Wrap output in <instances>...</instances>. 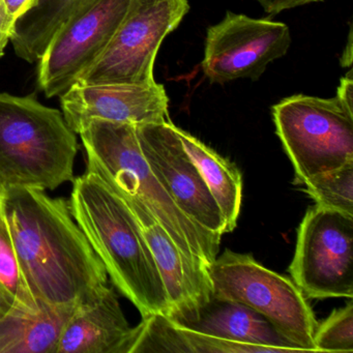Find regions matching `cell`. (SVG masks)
<instances>
[{"instance_id":"20","label":"cell","mask_w":353,"mask_h":353,"mask_svg":"<svg viewBox=\"0 0 353 353\" xmlns=\"http://www.w3.org/2000/svg\"><path fill=\"white\" fill-rule=\"evenodd\" d=\"M305 187L315 205L353 216V161L313 177Z\"/></svg>"},{"instance_id":"4","label":"cell","mask_w":353,"mask_h":353,"mask_svg":"<svg viewBox=\"0 0 353 353\" xmlns=\"http://www.w3.org/2000/svg\"><path fill=\"white\" fill-rule=\"evenodd\" d=\"M78 150L63 112L34 97L0 94V192L54 191L73 181Z\"/></svg>"},{"instance_id":"18","label":"cell","mask_w":353,"mask_h":353,"mask_svg":"<svg viewBox=\"0 0 353 353\" xmlns=\"http://www.w3.org/2000/svg\"><path fill=\"white\" fill-rule=\"evenodd\" d=\"M90 0H34L14 24L10 42L30 63L40 61L55 32Z\"/></svg>"},{"instance_id":"1","label":"cell","mask_w":353,"mask_h":353,"mask_svg":"<svg viewBox=\"0 0 353 353\" xmlns=\"http://www.w3.org/2000/svg\"><path fill=\"white\" fill-rule=\"evenodd\" d=\"M0 212L37 301L76 305L108 284L104 264L67 200L43 190L16 188L0 192Z\"/></svg>"},{"instance_id":"11","label":"cell","mask_w":353,"mask_h":353,"mask_svg":"<svg viewBox=\"0 0 353 353\" xmlns=\"http://www.w3.org/2000/svg\"><path fill=\"white\" fill-rule=\"evenodd\" d=\"M171 121L136 125L144 158L179 210L193 222L223 236L222 212Z\"/></svg>"},{"instance_id":"7","label":"cell","mask_w":353,"mask_h":353,"mask_svg":"<svg viewBox=\"0 0 353 353\" xmlns=\"http://www.w3.org/2000/svg\"><path fill=\"white\" fill-rule=\"evenodd\" d=\"M189 10L188 0H131L112 40L78 83H156L159 49Z\"/></svg>"},{"instance_id":"23","label":"cell","mask_w":353,"mask_h":353,"mask_svg":"<svg viewBox=\"0 0 353 353\" xmlns=\"http://www.w3.org/2000/svg\"><path fill=\"white\" fill-rule=\"evenodd\" d=\"M15 20L8 13L3 0H0V57L5 54V49L11 40Z\"/></svg>"},{"instance_id":"17","label":"cell","mask_w":353,"mask_h":353,"mask_svg":"<svg viewBox=\"0 0 353 353\" xmlns=\"http://www.w3.org/2000/svg\"><path fill=\"white\" fill-rule=\"evenodd\" d=\"M175 130L188 156L197 167L222 212L224 234L232 232L237 226L243 199L241 171L195 136L179 127Z\"/></svg>"},{"instance_id":"15","label":"cell","mask_w":353,"mask_h":353,"mask_svg":"<svg viewBox=\"0 0 353 353\" xmlns=\"http://www.w3.org/2000/svg\"><path fill=\"white\" fill-rule=\"evenodd\" d=\"M183 326L235 342L276 347L285 353L303 352L263 316L241 303L212 296L200 307L196 317Z\"/></svg>"},{"instance_id":"8","label":"cell","mask_w":353,"mask_h":353,"mask_svg":"<svg viewBox=\"0 0 353 353\" xmlns=\"http://www.w3.org/2000/svg\"><path fill=\"white\" fill-rule=\"evenodd\" d=\"M289 272L307 299H352L353 216L310 208L297 230Z\"/></svg>"},{"instance_id":"5","label":"cell","mask_w":353,"mask_h":353,"mask_svg":"<svg viewBox=\"0 0 353 353\" xmlns=\"http://www.w3.org/2000/svg\"><path fill=\"white\" fill-rule=\"evenodd\" d=\"M206 272L212 297L250 307L303 352H317L314 336L319 323L292 279L265 268L249 254L228 249L216 256Z\"/></svg>"},{"instance_id":"14","label":"cell","mask_w":353,"mask_h":353,"mask_svg":"<svg viewBox=\"0 0 353 353\" xmlns=\"http://www.w3.org/2000/svg\"><path fill=\"white\" fill-rule=\"evenodd\" d=\"M133 327L108 284L76 305L57 353H128Z\"/></svg>"},{"instance_id":"16","label":"cell","mask_w":353,"mask_h":353,"mask_svg":"<svg viewBox=\"0 0 353 353\" xmlns=\"http://www.w3.org/2000/svg\"><path fill=\"white\" fill-rule=\"evenodd\" d=\"M75 307L39 301L34 311L8 314L0 319V353H57Z\"/></svg>"},{"instance_id":"22","label":"cell","mask_w":353,"mask_h":353,"mask_svg":"<svg viewBox=\"0 0 353 353\" xmlns=\"http://www.w3.org/2000/svg\"><path fill=\"white\" fill-rule=\"evenodd\" d=\"M264 11L270 15H276L286 10L303 7L310 3H320L322 0H256Z\"/></svg>"},{"instance_id":"24","label":"cell","mask_w":353,"mask_h":353,"mask_svg":"<svg viewBox=\"0 0 353 353\" xmlns=\"http://www.w3.org/2000/svg\"><path fill=\"white\" fill-rule=\"evenodd\" d=\"M336 96L349 108H353L352 70H349L346 75L341 79Z\"/></svg>"},{"instance_id":"21","label":"cell","mask_w":353,"mask_h":353,"mask_svg":"<svg viewBox=\"0 0 353 353\" xmlns=\"http://www.w3.org/2000/svg\"><path fill=\"white\" fill-rule=\"evenodd\" d=\"M314 345L317 352H353L352 299L318 324Z\"/></svg>"},{"instance_id":"12","label":"cell","mask_w":353,"mask_h":353,"mask_svg":"<svg viewBox=\"0 0 353 353\" xmlns=\"http://www.w3.org/2000/svg\"><path fill=\"white\" fill-rule=\"evenodd\" d=\"M65 123L72 131L92 119L144 125L168 121L169 99L162 84L74 83L61 96Z\"/></svg>"},{"instance_id":"10","label":"cell","mask_w":353,"mask_h":353,"mask_svg":"<svg viewBox=\"0 0 353 353\" xmlns=\"http://www.w3.org/2000/svg\"><path fill=\"white\" fill-rule=\"evenodd\" d=\"M290 45L286 24L228 11L206 32L202 71L212 83L256 81L270 63L287 54Z\"/></svg>"},{"instance_id":"13","label":"cell","mask_w":353,"mask_h":353,"mask_svg":"<svg viewBox=\"0 0 353 353\" xmlns=\"http://www.w3.org/2000/svg\"><path fill=\"white\" fill-rule=\"evenodd\" d=\"M139 223L162 276L169 301L168 317L185 325L212 299L208 272L195 268L177 247L150 208L138 199L123 198Z\"/></svg>"},{"instance_id":"2","label":"cell","mask_w":353,"mask_h":353,"mask_svg":"<svg viewBox=\"0 0 353 353\" xmlns=\"http://www.w3.org/2000/svg\"><path fill=\"white\" fill-rule=\"evenodd\" d=\"M72 183L70 210L113 285L142 318L168 315L162 276L129 206L94 173L85 172Z\"/></svg>"},{"instance_id":"19","label":"cell","mask_w":353,"mask_h":353,"mask_svg":"<svg viewBox=\"0 0 353 353\" xmlns=\"http://www.w3.org/2000/svg\"><path fill=\"white\" fill-rule=\"evenodd\" d=\"M34 299L22 272L5 219L0 212V319L14 312L34 311Z\"/></svg>"},{"instance_id":"6","label":"cell","mask_w":353,"mask_h":353,"mask_svg":"<svg viewBox=\"0 0 353 353\" xmlns=\"http://www.w3.org/2000/svg\"><path fill=\"white\" fill-rule=\"evenodd\" d=\"M272 112L296 185L353 161V108L338 97L295 94L272 106Z\"/></svg>"},{"instance_id":"25","label":"cell","mask_w":353,"mask_h":353,"mask_svg":"<svg viewBox=\"0 0 353 353\" xmlns=\"http://www.w3.org/2000/svg\"><path fill=\"white\" fill-rule=\"evenodd\" d=\"M32 1L34 0H3L8 13L15 21L30 9Z\"/></svg>"},{"instance_id":"3","label":"cell","mask_w":353,"mask_h":353,"mask_svg":"<svg viewBox=\"0 0 353 353\" xmlns=\"http://www.w3.org/2000/svg\"><path fill=\"white\" fill-rule=\"evenodd\" d=\"M86 172L99 175L121 198L143 202L190 263L206 272L220 251L222 236L185 216L144 158L132 123L92 119L79 132Z\"/></svg>"},{"instance_id":"9","label":"cell","mask_w":353,"mask_h":353,"mask_svg":"<svg viewBox=\"0 0 353 353\" xmlns=\"http://www.w3.org/2000/svg\"><path fill=\"white\" fill-rule=\"evenodd\" d=\"M130 3L90 0L55 32L38 65V85L47 98L65 94L100 59Z\"/></svg>"}]
</instances>
